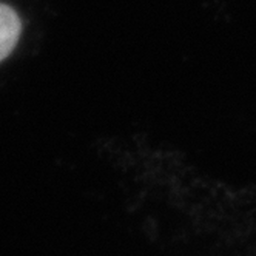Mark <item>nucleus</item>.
Masks as SVG:
<instances>
[{"label": "nucleus", "mask_w": 256, "mask_h": 256, "mask_svg": "<svg viewBox=\"0 0 256 256\" xmlns=\"http://www.w3.org/2000/svg\"><path fill=\"white\" fill-rule=\"evenodd\" d=\"M20 32L22 22L17 12L11 6L0 4V62L14 50Z\"/></svg>", "instance_id": "nucleus-1"}]
</instances>
